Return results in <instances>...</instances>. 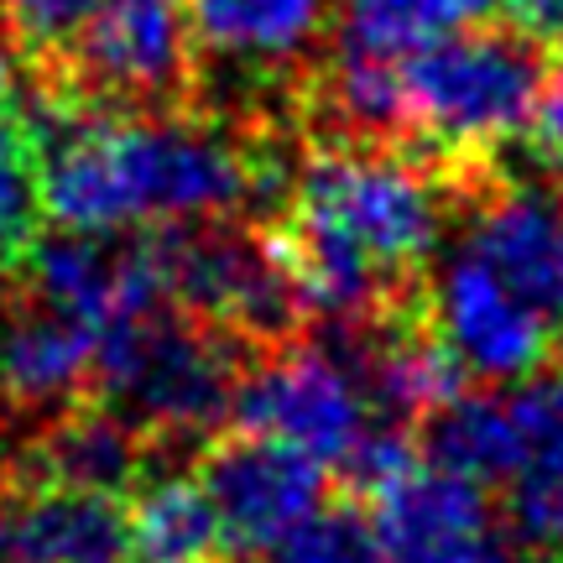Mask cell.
<instances>
[{
  "label": "cell",
  "mask_w": 563,
  "mask_h": 563,
  "mask_svg": "<svg viewBox=\"0 0 563 563\" xmlns=\"http://www.w3.org/2000/svg\"><path fill=\"white\" fill-rule=\"evenodd\" d=\"M449 199L454 183L412 146L313 141L266 241L302 313L355 329L418 302V272L443 235Z\"/></svg>",
  "instance_id": "obj_1"
},
{
  "label": "cell",
  "mask_w": 563,
  "mask_h": 563,
  "mask_svg": "<svg viewBox=\"0 0 563 563\" xmlns=\"http://www.w3.org/2000/svg\"><path fill=\"white\" fill-rule=\"evenodd\" d=\"M559 47L511 16H481L402 63L407 146L449 183L527 136Z\"/></svg>",
  "instance_id": "obj_2"
},
{
  "label": "cell",
  "mask_w": 563,
  "mask_h": 563,
  "mask_svg": "<svg viewBox=\"0 0 563 563\" xmlns=\"http://www.w3.org/2000/svg\"><path fill=\"white\" fill-rule=\"evenodd\" d=\"M251 361L256 350L235 334L173 302H152L95 329L89 391L125 412L146 439L183 443L230 422Z\"/></svg>",
  "instance_id": "obj_3"
},
{
  "label": "cell",
  "mask_w": 563,
  "mask_h": 563,
  "mask_svg": "<svg viewBox=\"0 0 563 563\" xmlns=\"http://www.w3.org/2000/svg\"><path fill=\"white\" fill-rule=\"evenodd\" d=\"M42 79L110 115H194L199 47L183 0H100L79 32L42 53Z\"/></svg>",
  "instance_id": "obj_4"
},
{
  "label": "cell",
  "mask_w": 563,
  "mask_h": 563,
  "mask_svg": "<svg viewBox=\"0 0 563 563\" xmlns=\"http://www.w3.org/2000/svg\"><path fill=\"white\" fill-rule=\"evenodd\" d=\"M235 428L277 439L319 464H344L365 428V386L350 365L308 340H287L277 350L256 355L245 365L241 391H235Z\"/></svg>",
  "instance_id": "obj_5"
},
{
  "label": "cell",
  "mask_w": 563,
  "mask_h": 563,
  "mask_svg": "<svg viewBox=\"0 0 563 563\" xmlns=\"http://www.w3.org/2000/svg\"><path fill=\"white\" fill-rule=\"evenodd\" d=\"M199 485L220 517L230 559H256L323 506V464L262 433H224L203 449Z\"/></svg>",
  "instance_id": "obj_6"
},
{
  "label": "cell",
  "mask_w": 563,
  "mask_h": 563,
  "mask_svg": "<svg viewBox=\"0 0 563 563\" xmlns=\"http://www.w3.org/2000/svg\"><path fill=\"white\" fill-rule=\"evenodd\" d=\"M199 74L220 68L251 89L287 95L298 104L302 79L329 53L340 0H183Z\"/></svg>",
  "instance_id": "obj_7"
},
{
  "label": "cell",
  "mask_w": 563,
  "mask_h": 563,
  "mask_svg": "<svg viewBox=\"0 0 563 563\" xmlns=\"http://www.w3.org/2000/svg\"><path fill=\"white\" fill-rule=\"evenodd\" d=\"M371 527L391 563H506V527L481 485L412 460L402 475L365 490Z\"/></svg>",
  "instance_id": "obj_8"
},
{
  "label": "cell",
  "mask_w": 563,
  "mask_h": 563,
  "mask_svg": "<svg viewBox=\"0 0 563 563\" xmlns=\"http://www.w3.org/2000/svg\"><path fill=\"white\" fill-rule=\"evenodd\" d=\"M433 329L464 376L481 382H527L548 361V319L527 298H517L475 251H460L439 266L433 282Z\"/></svg>",
  "instance_id": "obj_9"
},
{
  "label": "cell",
  "mask_w": 563,
  "mask_h": 563,
  "mask_svg": "<svg viewBox=\"0 0 563 563\" xmlns=\"http://www.w3.org/2000/svg\"><path fill=\"white\" fill-rule=\"evenodd\" d=\"M454 199H470V241L496 277L527 298L548 323L563 319V199L527 188V183H501L490 167L454 183Z\"/></svg>",
  "instance_id": "obj_10"
},
{
  "label": "cell",
  "mask_w": 563,
  "mask_h": 563,
  "mask_svg": "<svg viewBox=\"0 0 563 563\" xmlns=\"http://www.w3.org/2000/svg\"><path fill=\"white\" fill-rule=\"evenodd\" d=\"M146 433L110 402H68L26 443L11 485H68L121 496L146 475Z\"/></svg>",
  "instance_id": "obj_11"
},
{
  "label": "cell",
  "mask_w": 563,
  "mask_h": 563,
  "mask_svg": "<svg viewBox=\"0 0 563 563\" xmlns=\"http://www.w3.org/2000/svg\"><path fill=\"white\" fill-rule=\"evenodd\" d=\"M95 334L32 298H11L0 319V412H63L89 391Z\"/></svg>",
  "instance_id": "obj_12"
},
{
  "label": "cell",
  "mask_w": 563,
  "mask_h": 563,
  "mask_svg": "<svg viewBox=\"0 0 563 563\" xmlns=\"http://www.w3.org/2000/svg\"><path fill=\"white\" fill-rule=\"evenodd\" d=\"M5 559L11 563H125L121 496L16 485L5 506Z\"/></svg>",
  "instance_id": "obj_13"
},
{
  "label": "cell",
  "mask_w": 563,
  "mask_h": 563,
  "mask_svg": "<svg viewBox=\"0 0 563 563\" xmlns=\"http://www.w3.org/2000/svg\"><path fill=\"white\" fill-rule=\"evenodd\" d=\"M522 460L506 481V532L527 548H563V371L527 376L511 397Z\"/></svg>",
  "instance_id": "obj_14"
},
{
  "label": "cell",
  "mask_w": 563,
  "mask_h": 563,
  "mask_svg": "<svg viewBox=\"0 0 563 563\" xmlns=\"http://www.w3.org/2000/svg\"><path fill=\"white\" fill-rule=\"evenodd\" d=\"M412 433H418L422 460L449 470V475H460L470 485H506L517 475V460H522V433H517L511 402L490 397V391L485 397L481 391L449 397Z\"/></svg>",
  "instance_id": "obj_15"
},
{
  "label": "cell",
  "mask_w": 563,
  "mask_h": 563,
  "mask_svg": "<svg viewBox=\"0 0 563 563\" xmlns=\"http://www.w3.org/2000/svg\"><path fill=\"white\" fill-rule=\"evenodd\" d=\"M496 11L501 0H340L329 53L365 63H407L439 37Z\"/></svg>",
  "instance_id": "obj_16"
},
{
  "label": "cell",
  "mask_w": 563,
  "mask_h": 563,
  "mask_svg": "<svg viewBox=\"0 0 563 563\" xmlns=\"http://www.w3.org/2000/svg\"><path fill=\"white\" fill-rule=\"evenodd\" d=\"M220 517L199 481L167 475L141 485V496L125 511V563H224Z\"/></svg>",
  "instance_id": "obj_17"
},
{
  "label": "cell",
  "mask_w": 563,
  "mask_h": 563,
  "mask_svg": "<svg viewBox=\"0 0 563 563\" xmlns=\"http://www.w3.org/2000/svg\"><path fill=\"white\" fill-rule=\"evenodd\" d=\"M272 563H391L386 559L376 527L361 506H319L313 517H302L277 548Z\"/></svg>",
  "instance_id": "obj_18"
},
{
  "label": "cell",
  "mask_w": 563,
  "mask_h": 563,
  "mask_svg": "<svg viewBox=\"0 0 563 563\" xmlns=\"http://www.w3.org/2000/svg\"><path fill=\"white\" fill-rule=\"evenodd\" d=\"M42 220V183L37 152L21 131V121H0V272L21 262L26 241Z\"/></svg>",
  "instance_id": "obj_19"
},
{
  "label": "cell",
  "mask_w": 563,
  "mask_h": 563,
  "mask_svg": "<svg viewBox=\"0 0 563 563\" xmlns=\"http://www.w3.org/2000/svg\"><path fill=\"white\" fill-rule=\"evenodd\" d=\"M100 0H0V21H5V37L26 47L32 58L53 53L79 32V21L95 11Z\"/></svg>",
  "instance_id": "obj_20"
},
{
  "label": "cell",
  "mask_w": 563,
  "mask_h": 563,
  "mask_svg": "<svg viewBox=\"0 0 563 563\" xmlns=\"http://www.w3.org/2000/svg\"><path fill=\"white\" fill-rule=\"evenodd\" d=\"M532 136V157L548 162V167H563V42H559V58H553V74H548V89L538 100V115L527 125Z\"/></svg>",
  "instance_id": "obj_21"
},
{
  "label": "cell",
  "mask_w": 563,
  "mask_h": 563,
  "mask_svg": "<svg viewBox=\"0 0 563 563\" xmlns=\"http://www.w3.org/2000/svg\"><path fill=\"white\" fill-rule=\"evenodd\" d=\"M501 11L511 21H522L527 32H538L543 42H553V47L563 42V0H501Z\"/></svg>",
  "instance_id": "obj_22"
},
{
  "label": "cell",
  "mask_w": 563,
  "mask_h": 563,
  "mask_svg": "<svg viewBox=\"0 0 563 563\" xmlns=\"http://www.w3.org/2000/svg\"><path fill=\"white\" fill-rule=\"evenodd\" d=\"M11 95H16V58H11V47L0 42V110H5Z\"/></svg>",
  "instance_id": "obj_23"
}]
</instances>
